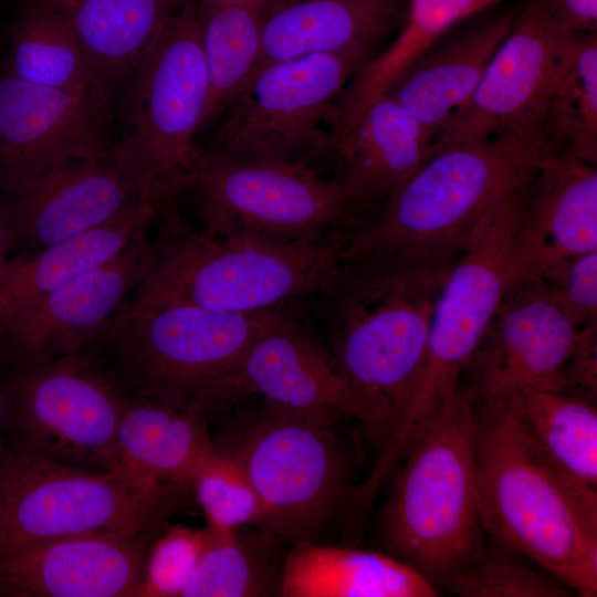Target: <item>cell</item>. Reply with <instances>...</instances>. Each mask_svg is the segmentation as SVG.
Segmentation results:
<instances>
[{
    "instance_id": "obj_1",
    "label": "cell",
    "mask_w": 597,
    "mask_h": 597,
    "mask_svg": "<svg viewBox=\"0 0 597 597\" xmlns=\"http://www.w3.org/2000/svg\"><path fill=\"white\" fill-rule=\"evenodd\" d=\"M454 261L342 260L320 293L326 347L362 423L383 443L419 377L434 302Z\"/></svg>"
},
{
    "instance_id": "obj_2",
    "label": "cell",
    "mask_w": 597,
    "mask_h": 597,
    "mask_svg": "<svg viewBox=\"0 0 597 597\" xmlns=\"http://www.w3.org/2000/svg\"><path fill=\"white\" fill-rule=\"evenodd\" d=\"M546 157L541 138H491L429 155L381 202L343 229L341 260L454 261L482 218L524 189Z\"/></svg>"
},
{
    "instance_id": "obj_3",
    "label": "cell",
    "mask_w": 597,
    "mask_h": 597,
    "mask_svg": "<svg viewBox=\"0 0 597 597\" xmlns=\"http://www.w3.org/2000/svg\"><path fill=\"white\" fill-rule=\"evenodd\" d=\"M377 520L380 551L440 593L480 553L475 409L465 385L430 418L391 474Z\"/></svg>"
},
{
    "instance_id": "obj_4",
    "label": "cell",
    "mask_w": 597,
    "mask_h": 597,
    "mask_svg": "<svg viewBox=\"0 0 597 597\" xmlns=\"http://www.w3.org/2000/svg\"><path fill=\"white\" fill-rule=\"evenodd\" d=\"M222 411L212 439L234 461L261 507L258 528L285 545L325 542L348 531L358 483L338 419L294 412L266 402Z\"/></svg>"
},
{
    "instance_id": "obj_5",
    "label": "cell",
    "mask_w": 597,
    "mask_h": 597,
    "mask_svg": "<svg viewBox=\"0 0 597 597\" xmlns=\"http://www.w3.org/2000/svg\"><path fill=\"white\" fill-rule=\"evenodd\" d=\"M479 506L485 534L579 596L597 594V503L538 455L504 401L475 404Z\"/></svg>"
},
{
    "instance_id": "obj_6",
    "label": "cell",
    "mask_w": 597,
    "mask_h": 597,
    "mask_svg": "<svg viewBox=\"0 0 597 597\" xmlns=\"http://www.w3.org/2000/svg\"><path fill=\"white\" fill-rule=\"evenodd\" d=\"M151 258L132 297L238 314L321 293L339 263L342 229L305 243H272L192 230L179 206L161 212Z\"/></svg>"
},
{
    "instance_id": "obj_7",
    "label": "cell",
    "mask_w": 597,
    "mask_h": 597,
    "mask_svg": "<svg viewBox=\"0 0 597 597\" xmlns=\"http://www.w3.org/2000/svg\"><path fill=\"white\" fill-rule=\"evenodd\" d=\"M209 97L197 4L160 25L113 98L114 153L161 206L187 191Z\"/></svg>"
},
{
    "instance_id": "obj_8",
    "label": "cell",
    "mask_w": 597,
    "mask_h": 597,
    "mask_svg": "<svg viewBox=\"0 0 597 597\" xmlns=\"http://www.w3.org/2000/svg\"><path fill=\"white\" fill-rule=\"evenodd\" d=\"M280 307L238 314L130 297L87 349L127 395L206 413L216 384Z\"/></svg>"
},
{
    "instance_id": "obj_9",
    "label": "cell",
    "mask_w": 597,
    "mask_h": 597,
    "mask_svg": "<svg viewBox=\"0 0 597 597\" xmlns=\"http://www.w3.org/2000/svg\"><path fill=\"white\" fill-rule=\"evenodd\" d=\"M188 492L128 472L64 465L3 443L0 551L87 534H159Z\"/></svg>"
},
{
    "instance_id": "obj_10",
    "label": "cell",
    "mask_w": 597,
    "mask_h": 597,
    "mask_svg": "<svg viewBox=\"0 0 597 597\" xmlns=\"http://www.w3.org/2000/svg\"><path fill=\"white\" fill-rule=\"evenodd\" d=\"M1 394L6 446L74 468L126 472L116 449L126 392L90 349L8 365Z\"/></svg>"
},
{
    "instance_id": "obj_11",
    "label": "cell",
    "mask_w": 597,
    "mask_h": 597,
    "mask_svg": "<svg viewBox=\"0 0 597 597\" xmlns=\"http://www.w3.org/2000/svg\"><path fill=\"white\" fill-rule=\"evenodd\" d=\"M375 46L261 66L198 147L235 160L308 166L328 151L327 115Z\"/></svg>"
},
{
    "instance_id": "obj_12",
    "label": "cell",
    "mask_w": 597,
    "mask_h": 597,
    "mask_svg": "<svg viewBox=\"0 0 597 597\" xmlns=\"http://www.w3.org/2000/svg\"><path fill=\"white\" fill-rule=\"evenodd\" d=\"M187 191L206 232L272 243L318 241L359 213L336 180L308 166L235 160L199 147Z\"/></svg>"
},
{
    "instance_id": "obj_13",
    "label": "cell",
    "mask_w": 597,
    "mask_h": 597,
    "mask_svg": "<svg viewBox=\"0 0 597 597\" xmlns=\"http://www.w3.org/2000/svg\"><path fill=\"white\" fill-rule=\"evenodd\" d=\"M525 188L482 218L442 283L431 313L423 364L405 409L415 423L426 422L460 390L465 370L515 280L513 249Z\"/></svg>"
},
{
    "instance_id": "obj_14",
    "label": "cell",
    "mask_w": 597,
    "mask_h": 597,
    "mask_svg": "<svg viewBox=\"0 0 597 597\" xmlns=\"http://www.w3.org/2000/svg\"><path fill=\"white\" fill-rule=\"evenodd\" d=\"M578 36L540 0H525L473 94L433 140L430 154L499 137L541 138L548 98Z\"/></svg>"
},
{
    "instance_id": "obj_15",
    "label": "cell",
    "mask_w": 597,
    "mask_h": 597,
    "mask_svg": "<svg viewBox=\"0 0 597 597\" xmlns=\"http://www.w3.org/2000/svg\"><path fill=\"white\" fill-rule=\"evenodd\" d=\"M578 328L540 276L515 279L474 353L464 384L475 404L503 400L520 387L568 394L589 329Z\"/></svg>"
},
{
    "instance_id": "obj_16",
    "label": "cell",
    "mask_w": 597,
    "mask_h": 597,
    "mask_svg": "<svg viewBox=\"0 0 597 597\" xmlns=\"http://www.w3.org/2000/svg\"><path fill=\"white\" fill-rule=\"evenodd\" d=\"M291 306L276 311L216 384L206 406L208 418L254 397L284 410L362 422L358 402L327 347Z\"/></svg>"
},
{
    "instance_id": "obj_17",
    "label": "cell",
    "mask_w": 597,
    "mask_h": 597,
    "mask_svg": "<svg viewBox=\"0 0 597 597\" xmlns=\"http://www.w3.org/2000/svg\"><path fill=\"white\" fill-rule=\"evenodd\" d=\"M112 106L94 93L0 77V195L69 159L114 145Z\"/></svg>"
},
{
    "instance_id": "obj_18",
    "label": "cell",
    "mask_w": 597,
    "mask_h": 597,
    "mask_svg": "<svg viewBox=\"0 0 597 597\" xmlns=\"http://www.w3.org/2000/svg\"><path fill=\"white\" fill-rule=\"evenodd\" d=\"M149 232L14 314L0 329L1 364L44 360L92 346L144 279L151 258Z\"/></svg>"
},
{
    "instance_id": "obj_19",
    "label": "cell",
    "mask_w": 597,
    "mask_h": 597,
    "mask_svg": "<svg viewBox=\"0 0 597 597\" xmlns=\"http://www.w3.org/2000/svg\"><path fill=\"white\" fill-rule=\"evenodd\" d=\"M139 197L154 199L140 175L113 147L69 159L0 195L10 228V255L98 227Z\"/></svg>"
},
{
    "instance_id": "obj_20",
    "label": "cell",
    "mask_w": 597,
    "mask_h": 597,
    "mask_svg": "<svg viewBox=\"0 0 597 597\" xmlns=\"http://www.w3.org/2000/svg\"><path fill=\"white\" fill-rule=\"evenodd\" d=\"M158 534H87L0 551V597H138Z\"/></svg>"
},
{
    "instance_id": "obj_21",
    "label": "cell",
    "mask_w": 597,
    "mask_h": 597,
    "mask_svg": "<svg viewBox=\"0 0 597 597\" xmlns=\"http://www.w3.org/2000/svg\"><path fill=\"white\" fill-rule=\"evenodd\" d=\"M597 250V169L548 155L531 179L513 249L515 279L545 277Z\"/></svg>"
},
{
    "instance_id": "obj_22",
    "label": "cell",
    "mask_w": 597,
    "mask_h": 597,
    "mask_svg": "<svg viewBox=\"0 0 597 597\" xmlns=\"http://www.w3.org/2000/svg\"><path fill=\"white\" fill-rule=\"evenodd\" d=\"M338 177L359 211L402 186L425 163L432 138L395 98L380 94L326 126Z\"/></svg>"
},
{
    "instance_id": "obj_23",
    "label": "cell",
    "mask_w": 597,
    "mask_h": 597,
    "mask_svg": "<svg viewBox=\"0 0 597 597\" xmlns=\"http://www.w3.org/2000/svg\"><path fill=\"white\" fill-rule=\"evenodd\" d=\"M515 14L505 11L452 36L444 34L385 92L421 124L432 143L473 94Z\"/></svg>"
},
{
    "instance_id": "obj_24",
    "label": "cell",
    "mask_w": 597,
    "mask_h": 597,
    "mask_svg": "<svg viewBox=\"0 0 597 597\" xmlns=\"http://www.w3.org/2000/svg\"><path fill=\"white\" fill-rule=\"evenodd\" d=\"M159 209L154 199L139 197L98 227L10 255L0 268V329L22 308L118 255L154 227Z\"/></svg>"
},
{
    "instance_id": "obj_25",
    "label": "cell",
    "mask_w": 597,
    "mask_h": 597,
    "mask_svg": "<svg viewBox=\"0 0 597 597\" xmlns=\"http://www.w3.org/2000/svg\"><path fill=\"white\" fill-rule=\"evenodd\" d=\"M116 449L126 472L191 491L198 473L219 454L199 408L127 394Z\"/></svg>"
},
{
    "instance_id": "obj_26",
    "label": "cell",
    "mask_w": 597,
    "mask_h": 597,
    "mask_svg": "<svg viewBox=\"0 0 597 597\" xmlns=\"http://www.w3.org/2000/svg\"><path fill=\"white\" fill-rule=\"evenodd\" d=\"M407 3L408 0H293L268 9L256 71L271 62L376 44L405 19Z\"/></svg>"
},
{
    "instance_id": "obj_27",
    "label": "cell",
    "mask_w": 597,
    "mask_h": 597,
    "mask_svg": "<svg viewBox=\"0 0 597 597\" xmlns=\"http://www.w3.org/2000/svg\"><path fill=\"white\" fill-rule=\"evenodd\" d=\"M420 573L381 551L300 543L287 547L281 597H436Z\"/></svg>"
},
{
    "instance_id": "obj_28",
    "label": "cell",
    "mask_w": 597,
    "mask_h": 597,
    "mask_svg": "<svg viewBox=\"0 0 597 597\" xmlns=\"http://www.w3.org/2000/svg\"><path fill=\"white\" fill-rule=\"evenodd\" d=\"M93 81L113 109L123 77L163 22L190 0H59Z\"/></svg>"
},
{
    "instance_id": "obj_29",
    "label": "cell",
    "mask_w": 597,
    "mask_h": 597,
    "mask_svg": "<svg viewBox=\"0 0 597 597\" xmlns=\"http://www.w3.org/2000/svg\"><path fill=\"white\" fill-rule=\"evenodd\" d=\"M501 401L543 461L580 495L597 503L596 404L527 386Z\"/></svg>"
},
{
    "instance_id": "obj_30",
    "label": "cell",
    "mask_w": 597,
    "mask_h": 597,
    "mask_svg": "<svg viewBox=\"0 0 597 597\" xmlns=\"http://www.w3.org/2000/svg\"><path fill=\"white\" fill-rule=\"evenodd\" d=\"M265 0H203L197 4L209 97L201 134L209 132L255 73Z\"/></svg>"
},
{
    "instance_id": "obj_31",
    "label": "cell",
    "mask_w": 597,
    "mask_h": 597,
    "mask_svg": "<svg viewBox=\"0 0 597 597\" xmlns=\"http://www.w3.org/2000/svg\"><path fill=\"white\" fill-rule=\"evenodd\" d=\"M205 530L203 551L181 597L279 596L287 545L254 526Z\"/></svg>"
},
{
    "instance_id": "obj_32",
    "label": "cell",
    "mask_w": 597,
    "mask_h": 597,
    "mask_svg": "<svg viewBox=\"0 0 597 597\" xmlns=\"http://www.w3.org/2000/svg\"><path fill=\"white\" fill-rule=\"evenodd\" d=\"M8 72L43 86L94 93L109 104L91 76L59 0H32L25 8L11 38Z\"/></svg>"
},
{
    "instance_id": "obj_33",
    "label": "cell",
    "mask_w": 597,
    "mask_h": 597,
    "mask_svg": "<svg viewBox=\"0 0 597 597\" xmlns=\"http://www.w3.org/2000/svg\"><path fill=\"white\" fill-rule=\"evenodd\" d=\"M501 0H408L405 25L397 39L373 56L335 102L347 114L384 94L397 76L429 45L467 19Z\"/></svg>"
},
{
    "instance_id": "obj_34",
    "label": "cell",
    "mask_w": 597,
    "mask_h": 597,
    "mask_svg": "<svg viewBox=\"0 0 597 597\" xmlns=\"http://www.w3.org/2000/svg\"><path fill=\"white\" fill-rule=\"evenodd\" d=\"M547 155L597 163V35L579 34L548 98L541 128Z\"/></svg>"
},
{
    "instance_id": "obj_35",
    "label": "cell",
    "mask_w": 597,
    "mask_h": 597,
    "mask_svg": "<svg viewBox=\"0 0 597 597\" xmlns=\"http://www.w3.org/2000/svg\"><path fill=\"white\" fill-rule=\"evenodd\" d=\"M443 590L463 597H565L573 591L530 558L488 534L475 559Z\"/></svg>"
},
{
    "instance_id": "obj_36",
    "label": "cell",
    "mask_w": 597,
    "mask_h": 597,
    "mask_svg": "<svg viewBox=\"0 0 597 597\" xmlns=\"http://www.w3.org/2000/svg\"><path fill=\"white\" fill-rule=\"evenodd\" d=\"M192 491L206 517V528L226 532L259 526L258 496L239 465L222 453L198 473Z\"/></svg>"
},
{
    "instance_id": "obj_37",
    "label": "cell",
    "mask_w": 597,
    "mask_h": 597,
    "mask_svg": "<svg viewBox=\"0 0 597 597\" xmlns=\"http://www.w3.org/2000/svg\"><path fill=\"white\" fill-rule=\"evenodd\" d=\"M206 543V530L168 524L150 544L138 597H181Z\"/></svg>"
},
{
    "instance_id": "obj_38",
    "label": "cell",
    "mask_w": 597,
    "mask_h": 597,
    "mask_svg": "<svg viewBox=\"0 0 597 597\" xmlns=\"http://www.w3.org/2000/svg\"><path fill=\"white\" fill-rule=\"evenodd\" d=\"M541 279L576 327L596 324L597 250L569 261Z\"/></svg>"
},
{
    "instance_id": "obj_39",
    "label": "cell",
    "mask_w": 597,
    "mask_h": 597,
    "mask_svg": "<svg viewBox=\"0 0 597 597\" xmlns=\"http://www.w3.org/2000/svg\"><path fill=\"white\" fill-rule=\"evenodd\" d=\"M565 29L576 34L596 32L597 0H540Z\"/></svg>"
},
{
    "instance_id": "obj_40",
    "label": "cell",
    "mask_w": 597,
    "mask_h": 597,
    "mask_svg": "<svg viewBox=\"0 0 597 597\" xmlns=\"http://www.w3.org/2000/svg\"><path fill=\"white\" fill-rule=\"evenodd\" d=\"M10 228L2 202L0 200V268L10 255Z\"/></svg>"
},
{
    "instance_id": "obj_41",
    "label": "cell",
    "mask_w": 597,
    "mask_h": 597,
    "mask_svg": "<svg viewBox=\"0 0 597 597\" xmlns=\"http://www.w3.org/2000/svg\"><path fill=\"white\" fill-rule=\"evenodd\" d=\"M2 394H1V346H0V457L3 450V437H2Z\"/></svg>"
}]
</instances>
